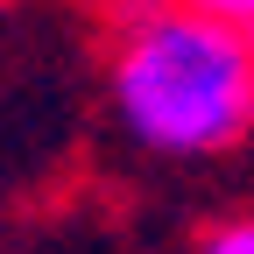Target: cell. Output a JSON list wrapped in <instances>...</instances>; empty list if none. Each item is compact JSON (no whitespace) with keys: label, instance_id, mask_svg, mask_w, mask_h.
Here are the masks:
<instances>
[{"label":"cell","instance_id":"3957f363","mask_svg":"<svg viewBox=\"0 0 254 254\" xmlns=\"http://www.w3.org/2000/svg\"><path fill=\"white\" fill-rule=\"evenodd\" d=\"M177 7L205 14V21H219V28H240V36H254V0H177Z\"/></svg>","mask_w":254,"mask_h":254},{"label":"cell","instance_id":"6da1fadb","mask_svg":"<svg viewBox=\"0 0 254 254\" xmlns=\"http://www.w3.org/2000/svg\"><path fill=\"white\" fill-rule=\"evenodd\" d=\"M106 99L120 134L170 155H226L254 134V36L219 28L177 0H99Z\"/></svg>","mask_w":254,"mask_h":254},{"label":"cell","instance_id":"7a4b0ae2","mask_svg":"<svg viewBox=\"0 0 254 254\" xmlns=\"http://www.w3.org/2000/svg\"><path fill=\"white\" fill-rule=\"evenodd\" d=\"M198 254H254V212L212 219V226L198 233Z\"/></svg>","mask_w":254,"mask_h":254}]
</instances>
